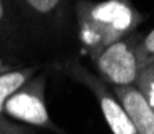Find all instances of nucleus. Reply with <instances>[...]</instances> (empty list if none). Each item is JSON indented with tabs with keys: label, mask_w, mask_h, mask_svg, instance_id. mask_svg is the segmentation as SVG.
Returning a JSON list of instances; mask_svg holds the SVG:
<instances>
[{
	"label": "nucleus",
	"mask_w": 154,
	"mask_h": 134,
	"mask_svg": "<svg viewBox=\"0 0 154 134\" xmlns=\"http://www.w3.org/2000/svg\"><path fill=\"white\" fill-rule=\"evenodd\" d=\"M18 16L11 0H0V49L11 45L16 37Z\"/></svg>",
	"instance_id": "8"
},
{
	"label": "nucleus",
	"mask_w": 154,
	"mask_h": 134,
	"mask_svg": "<svg viewBox=\"0 0 154 134\" xmlns=\"http://www.w3.org/2000/svg\"><path fill=\"white\" fill-rule=\"evenodd\" d=\"M36 66H26L18 70H7L0 65V134H34V129L26 128L16 121L10 120L3 112L7 99L18 89L23 82L36 74Z\"/></svg>",
	"instance_id": "6"
},
{
	"label": "nucleus",
	"mask_w": 154,
	"mask_h": 134,
	"mask_svg": "<svg viewBox=\"0 0 154 134\" xmlns=\"http://www.w3.org/2000/svg\"><path fill=\"white\" fill-rule=\"evenodd\" d=\"M63 71L72 79L88 87L94 94L99 108L104 115V120L107 121L112 134H138L130 116L127 115L120 100L117 99V95L114 94L112 87L107 82H104L97 74L91 73L86 66H83L78 61H66L63 65Z\"/></svg>",
	"instance_id": "4"
},
{
	"label": "nucleus",
	"mask_w": 154,
	"mask_h": 134,
	"mask_svg": "<svg viewBox=\"0 0 154 134\" xmlns=\"http://www.w3.org/2000/svg\"><path fill=\"white\" fill-rule=\"evenodd\" d=\"M45 84L47 74H34L7 99L3 112L10 120L24 126L45 129L54 134H68L54 123L45 107Z\"/></svg>",
	"instance_id": "2"
},
{
	"label": "nucleus",
	"mask_w": 154,
	"mask_h": 134,
	"mask_svg": "<svg viewBox=\"0 0 154 134\" xmlns=\"http://www.w3.org/2000/svg\"><path fill=\"white\" fill-rule=\"evenodd\" d=\"M16 16L36 26L54 28L66 16L72 0H11Z\"/></svg>",
	"instance_id": "5"
},
{
	"label": "nucleus",
	"mask_w": 154,
	"mask_h": 134,
	"mask_svg": "<svg viewBox=\"0 0 154 134\" xmlns=\"http://www.w3.org/2000/svg\"><path fill=\"white\" fill-rule=\"evenodd\" d=\"M138 55L143 70L149 65H154V28L146 34H141L138 42Z\"/></svg>",
	"instance_id": "10"
},
{
	"label": "nucleus",
	"mask_w": 154,
	"mask_h": 134,
	"mask_svg": "<svg viewBox=\"0 0 154 134\" xmlns=\"http://www.w3.org/2000/svg\"><path fill=\"white\" fill-rule=\"evenodd\" d=\"M140 37L141 32H131L119 42L109 45L93 60L97 70V76L104 82L112 87L136 84V79L143 71L138 55Z\"/></svg>",
	"instance_id": "3"
},
{
	"label": "nucleus",
	"mask_w": 154,
	"mask_h": 134,
	"mask_svg": "<svg viewBox=\"0 0 154 134\" xmlns=\"http://www.w3.org/2000/svg\"><path fill=\"white\" fill-rule=\"evenodd\" d=\"M135 87L140 91V94L148 102V105L154 110V65H149L141 71Z\"/></svg>",
	"instance_id": "9"
},
{
	"label": "nucleus",
	"mask_w": 154,
	"mask_h": 134,
	"mask_svg": "<svg viewBox=\"0 0 154 134\" xmlns=\"http://www.w3.org/2000/svg\"><path fill=\"white\" fill-rule=\"evenodd\" d=\"M112 87V86H110ZM138 134H154V110L135 86L112 87Z\"/></svg>",
	"instance_id": "7"
},
{
	"label": "nucleus",
	"mask_w": 154,
	"mask_h": 134,
	"mask_svg": "<svg viewBox=\"0 0 154 134\" xmlns=\"http://www.w3.org/2000/svg\"><path fill=\"white\" fill-rule=\"evenodd\" d=\"M75 18L81 53L94 60L109 45L135 32L144 16L131 0H76Z\"/></svg>",
	"instance_id": "1"
}]
</instances>
